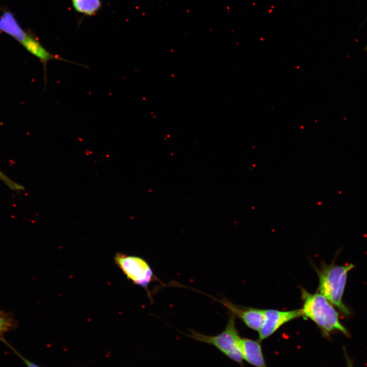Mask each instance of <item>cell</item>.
Wrapping results in <instances>:
<instances>
[{"instance_id":"2","label":"cell","mask_w":367,"mask_h":367,"mask_svg":"<svg viewBox=\"0 0 367 367\" xmlns=\"http://www.w3.org/2000/svg\"><path fill=\"white\" fill-rule=\"evenodd\" d=\"M355 268L353 264L338 266L323 264L320 269H316L319 277V293L335 305L345 316L351 312L343 303V297L349 272Z\"/></svg>"},{"instance_id":"1","label":"cell","mask_w":367,"mask_h":367,"mask_svg":"<svg viewBox=\"0 0 367 367\" xmlns=\"http://www.w3.org/2000/svg\"><path fill=\"white\" fill-rule=\"evenodd\" d=\"M301 298L303 302L301 309L303 317L315 323L325 338H330L334 332L350 337L348 329L341 323L333 305L322 294H311L302 289Z\"/></svg>"},{"instance_id":"7","label":"cell","mask_w":367,"mask_h":367,"mask_svg":"<svg viewBox=\"0 0 367 367\" xmlns=\"http://www.w3.org/2000/svg\"><path fill=\"white\" fill-rule=\"evenodd\" d=\"M20 44L29 53L37 58L43 64L46 84L47 83V66L49 61L51 60H60L66 63L74 64L77 65H79L49 52L40 44L39 41L32 33L27 32L25 38ZM79 65L81 66V65Z\"/></svg>"},{"instance_id":"6","label":"cell","mask_w":367,"mask_h":367,"mask_svg":"<svg viewBox=\"0 0 367 367\" xmlns=\"http://www.w3.org/2000/svg\"><path fill=\"white\" fill-rule=\"evenodd\" d=\"M231 313L240 318L251 329L259 332L265 321L264 310L240 307L231 302L223 299L219 300Z\"/></svg>"},{"instance_id":"4","label":"cell","mask_w":367,"mask_h":367,"mask_svg":"<svg viewBox=\"0 0 367 367\" xmlns=\"http://www.w3.org/2000/svg\"><path fill=\"white\" fill-rule=\"evenodd\" d=\"M115 261L128 278L143 288L147 289L155 278L149 264L141 258L118 253Z\"/></svg>"},{"instance_id":"15","label":"cell","mask_w":367,"mask_h":367,"mask_svg":"<svg viewBox=\"0 0 367 367\" xmlns=\"http://www.w3.org/2000/svg\"><path fill=\"white\" fill-rule=\"evenodd\" d=\"M364 50H365V52H366V53H367V45L366 46V47L365 48V49H364Z\"/></svg>"},{"instance_id":"5","label":"cell","mask_w":367,"mask_h":367,"mask_svg":"<svg viewBox=\"0 0 367 367\" xmlns=\"http://www.w3.org/2000/svg\"><path fill=\"white\" fill-rule=\"evenodd\" d=\"M264 323L259 332L258 340L261 342L273 335L283 324L303 317L302 309L288 311L267 310H264Z\"/></svg>"},{"instance_id":"14","label":"cell","mask_w":367,"mask_h":367,"mask_svg":"<svg viewBox=\"0 0 367 367\" xmlns=\"http://www.w3.org/2000/svg\"><path fill=\"white\" fill-rule=\"evenodd\" d=\"M343 351H344L345 360L346 361L347 367H355L353 360L350 357L348 352H347L346 349L345 348H344Z\"/></svg>"},{"instance_id":"8","label":"cell","mask_w":367,"mask_h":367,"mask_svg":"<svg viewBox=\"0 0 367 367\" xmlns=\"http://www.w3.org/2000/svg\"><path fill=\"white\" fill-rule=\"evenodd\" d=\"M240 346L243 360L256 367H268L264 357L261 341L241 338Z\"/></svg>"},{"instance_id":"10","label":"cell","mask_w":367,"mask_h":367,"mask_svg":"<svg viewBox=\"0 0 367 367\" xmlns=\"http://www.w3.org/2000/svg\"><path fill=\"white\" fill-rule=\"evenodd\" d=\"M74 9L78 12L91 16L101 9L100 0H72Z\"/></svg>"},{"instance_id":"13","label":"cell","mask_w":367,"mask_h":367,"mask_svg":"<svg viewBox=\"0 0 367 367\" xmlns=\"http://www.w3.org/2000/svg\"><path fill=\"white\" fill-rule=\"evenodd\" d=\"M12 350L14 351L15 354L17 355L20 358V359H22V360L24 362L27 367H42L28 360L27 359L21 355L17 352L15 350L12 349Z\"/></svg>"},{"instance_id":"11","label":"cell","mask_w":367,"mask_h":367,"mask_svg":"<svg viewBox=\"0 0 367 367\" xmlns=\"http://www.w3.org/2000/svg\"><path fill=\"white\" fill-rule=\"evenodd\" d=\"M17 322L12 314L0 311V340L4 342V335L15 330Z\"/></svg>"},{"instance_id":"9","label":"cell","mask_w":367,"mask_h":367,"mask_svg":"<svg viewBox=\"0 0 367 367\" xmlns=\"http://www.w3.org/2000/svg\"><path fill=\"white\" fill-rule=\"evenodd\" d=\"M0 31L12 37L19 43L27 32L20 25L13 13L7 10L0 16Z\"/></svg>"},{"instance_id":"12","label":"cell","mask_w":367,"mask_h":367,"mask_svg":"<svg viewBox=\"0 0 367 367\" xmlns=\"http://www.w3.org/2000/svg\"><path fill=\"white\" fill-rule=\"evenodd\" d=\"M0 180L4 183L6 185L12 190L19 191L24 190L23 186L18 184L9 178L1 171H0Z\"/></svg>"},{"instance_id":"3","label":"cell","mask_w":367,"mask_h":367,"mask_svg":"<svg viewBox=\"0 0 367 367\" xmlns=\"http://www.w3.org/2000/svg\"><path fill=\"white\" fill-rule=\"evenodd\" d=\"M235 318L236 316L231 313L226 329L216 336H207L191 331L187 336L196 341L214 346L228 358L242 365L243 359L240 346L241 338L236 328Z\"/></svg>"}]
</instances>
